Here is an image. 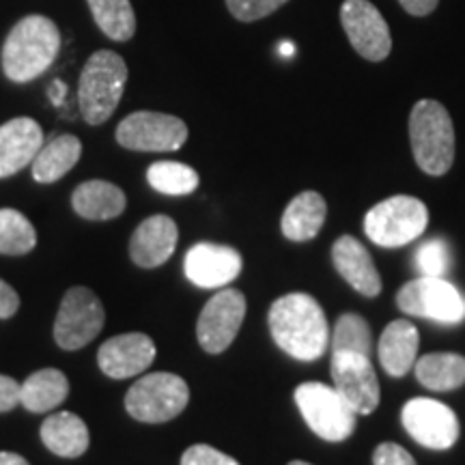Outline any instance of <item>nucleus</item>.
Instances as JSON below:
<instances>
[{
	"label": "nucleus",
	"mask_w": 465,
	"mask_h": 465,
	"mask_svg": "<svg viewBox=\"0 0 465 465\" xmlns=\"http://www.w3.org/2000/svg\"><path fill=\"white\" fill-rule=\"evenodd\" d=\"M418 339L416 325L407 319H397V322L388 323L386 330L381 332L380 347V362L391 377H403L414 369L418 358Z\"/></svg>",
	"instance_id": "obj_20"
},
{
	"label": "nucleus",
	"mask_w": 465,
	"mask_h": 465,
	"mask_svg": "<svg viewBox=\"0 0 465 465\" xmlns=\"http://www.w3.org/2000/svg\"><path fill=\"white\" fill-rule=\"evenodd\" d=\"M127 65L113 50H97L84 63L78 80L80 114L89 125H104L124 97Z\"/></svg>",
	"instance_id": "obj_3"
},
{
	"label": "nucleus",
	"mask_w": 465,
	"mask_h": 465,
	"mask_svg": "<svg viewBox=\"0 0 465 465\" xmlns=\"http://www.w3.org/2000/svg\"><path fill=\"white\" fill-rule=\"evenodd\" d=\"M295 403L312 433L322 440L342 441L356 431L358 414L334 386L322 381L300 383L295 391Z\"/></svg>",
	"instance_id": "obj_6"
},
{
	"label": "nucleus",
	"mask_w": 465,
	"mask_h": 465,
	"mask_svg": "<svg viewBox=\"0 0 465 465\" xmlns=\"http://www.w3.org/2000/svg\"><path fill=\"white\" fill-rule=\"evenodd\" d=\"M182 465H240L235 459L224 455L218 449L207 444H196L190 446L188 450L183 452Z\"/></svg>",
	"instance_id": "obj_33"
},
{
	"label": "nucleus",
	"mask_w": 465,
	"mask_h": 465,
	"mask_svg": "<svg viewBox=\"0 0 465 465\" xmlns=\"http://www.w3.org/2000/svg\"><path fill=\"white\" fill-rule=\"evenodd\" d=\"M373 465H416V459L403 446L394 441H383L373 452Z\"/></svg>",
	"instance_id": "obj_34"
},
{
	"label": "nucleus",
	"mask_w": 465,
	"mask_h": 465,
	"mask_svg": "<svg viewBox=\"0 0 465 465\" xmlns=\"http://www.w3.org/2000/svg\"><path fill=\"white\" fill-rule=\"evenodd\" d=\"M289 465H311V463H306V461H291Z\"/></svg>",
	"instance_id": "obj_40"
},
{
	"label": "nucleus",
	"mask_w": 465,
	"mask_h": 465,
	"mask_svg": "<svg viewBox=\"0 0 465 465\" xmlns=\"http://www.w3.org/2000/svg\"><path fill=\"white\" fill-rule=\"evenodd\" d=\"M405 431L418 444L431 450H449L459 440L457 414L440 401L418 397L410 399L401 411Z\"/></svg>",
	"instance_id": "obj_11"
},
{
	"label": "nucleus",
	"mask_w": 465,
	"mask_h": 465,
	"mask_svg": "<svg viewBox=\"0 0 465 465\" xmlns=\"http://www.w3.org/2000/svg\"><path fill=\"white\" fill-rule=\"evenodd\" d=\"M414 263H416V270L420 272L422 276L444 278V274L450 267L449 243L444 240H431L422 243V246L418 248Z\"/></svg>",
	"instance_id": "obj_31"
},
{
	"label": "nucleus",
	"mask_w": 465,
	"mask_h": 465,
	"mask_svg": "<svg viewBox=\"0 0 465 465\" xmlns=\"http://www.w3.org/2000/svg\"><path fill=\"white\" fill-rule=\"evenodd\" d=\"M20 381H15L14 377L0 375V414L11 411L15 405H20Z\"/></svg>",
	"instance_id": "obj_35"
},
{
	"label": "nucleus",
	"mask_w": 465,
	"mask_h": 465,
	"mask_svg": "<svg viewBox=\"0 0 465 465\" xmlns=\"http://www.w3.org/2000/svg\"><path fill=\"white\" fill-rule=\"evenodd\" d=\"M179 231L173 218L168 216H151L143 220L134 231L130 240V259L138 267L153 270V267L164 265L173 257L177 248Z\"/></svg>",
	"instance_id": "obj_18"
},
{
	"label": "nucleus",
	"mask_w": 465,
	"mask_h": 465,
	"mask_svg": "<svg viewBox=\"0 0 465 465\" xmlns=\"http://www.w3.org/2000/svg\"><path fill=\"white\" fill-rule=\"evenodd\" d=\"M397 306L405 315L431 319L438 323H461L465 319V298L455 284L444 278L420 276L407 282L397 293Z\"/></svg>",
	"instance_id": "obj_9"
},
{
	"label": "nucleus",
	"mask_w": 465,
	"mask_h": 465,
	"mask_svg": "<svg viewBox=\"0 0 465 465\" xmlns=\"http://www.w3.org/2000/svg\"><path fill=\"white\" fill-rule=\"evenodd\" d=\"M83 155V143L74 134H61L44 143L33 160V179L37 183H54L78 164Z\"/></svg>",
	"instance_id": "obj_24"
},
{
	"label": "nucleus",
	"mask_w": 465,
	"mask_h": 465,
	"mask_svg": "<svg viewBox=\"0 0 465 465\" xmlns=\"http://www.w3.org/2000/svg\"><path fill=\"white\" fill-rule=\"evenodd\" d=\"M61 52V31L50 17L33 14L15 22L3 50L0 63L11 83L25 84L48 72Z\"/></svg>",
	"instance_id": "obj_2"
},
{
	"label": "nucleus",
	"mask_w": 465,
	"mask_h": 465,
	"mask_svg": "<svg viewBox=\"0 0 465 465\" xmlns=\"http://www.w3.org/2000/svg\"><path fill=\"white\" fill-rule=\"evenodd\" d=\"M42 441L45 449L58 457H83L89 450V427L72 411H58L44 420Z\"/></svg>",
	"instance_id": "obj_23"
},
{
	"label": "nucleus",
	"mask_w": 465,
	"mask_h": 465,
	"mask_svg": "<svg viewBox=\"0 0 465 465\" xmlns=\"http://www.w3.org/2000/svg\"><path fill=\"white\" fill-rule=\"evenodd\" d=\"M104 306L100 298L86 287H72L63 295L54 322V341L61 349H83L102 332Z\"/></svg>",
	"instance_id": "obj_10"
},
{
	"label": "nucleus",
	"mask_w": 465,
	"mask_h": 465,
	"mask_svg": "<svg viewBox=\"0 0 465 465\" xmlns=\"http://www.w3.org/2000/svg\"><path fill=\"white\" fill-rule=\"evenodd\" d=\"M267 322L276 345L300 362L319 360L328 349V317L312 295H282L272 304Z\"/></svg>",
	"instance_id": "obj_1"
},
{
	"label": "nucleus",
	"mask_w": 465,
	"mask_h": 465,
	"mask_svg": "<svg viewBox=\"0 0 465 465\" xmlns=\"http://www.w3.org/2000/svg\"><path fill=\"white\" fill-rule=\"evenodd\" d=\"M20 308V295L15 293V289L11 287L0 278V319L14 317Z\"/></svg>",
	"instance_id": "obj_36"
},
{
	"label": "nucleus",
	"mask_w": 465,
	"mask_h": 465,
	"mask_svg": "<svg viewBox=\"0 0 465 465\" xmlns=\"http://www.w3.org/2000/svg\"><path fill=\"white\" fill-rule=\"evenodd\" d=\"M399 3L410 15L422 17V15L431 14V11L438 7L440 0H399Z\"/></svg>",
	"instance_id": "obj_37"
},
{
	"label": "nucleus",
	"mask_w": 465,
	"mask_h": 465,
	"mask_svg": "<svg viewBox=\"0 0 465 465\" xmlns=\"http://www.w3.org/2000/svg\"><path fill=\"white\" fill-rule=\"evenodd\" d=\"M127 199L119 185L104 182V179H91L80 183L72 194V207L80 218L84 220H113L125 212Z\"/></svg>",
	"instance_id": "obj_21"
},
{
	"label": "nucleus",
	"mask_w": 465,
	"mask_h": 465,
	"mask_svg": "<svg viewBox=\"0 0 465 465\" xmlns=\"http://www.w3.org/2000/svg\"><path fill=\"white\" fill-rule=\"evenodd\" d=\"M325 216H328V205L323 196L315 190L302 192L284 209L281 220L282 235L291 242H311L322 231Z\"/></svg>",
	"instance_id": "obj_22"
},
{
	"label": "nucleus",
	"mask_w": 465,
	"mask_h": 465,
	"mask_svg": "<svg viewBox=\"0 0 465 465\" xmlns=\"http://www.w3.org/2000/svg\"><path fill=\"white\" fill-rule=\"evenodd\" d=\"M332 380L342 399L353 407L358 416L373 414L380 405V381L371 358L360 353H332Z\"/></svg>",
	"instance_id": "obj_14"
},
{
	"label": "nucleus",
	"mask_w": 465,
	"mask_h": 465,
	"mask_svg": "<svg viewBox=\"0 0 465 465\" xmlns=\"http://www.w3.org/2000/svg\"><path fill=\"white\" fill-rule=\"evenodd\" d=\"M246 317V298L237 289H223L203 306L196 339L207 353H223L231 347Z\"/></svg>",
	"instance_id": "obj_12"
},
{
	"label": "nucleus",
	"mask_w": 465,
	"mask_h": 465,
	"mask_svg": "<svg viewBox=\"0 0 465 465\" xmlns=\"http://www.w3.org/2000/svg\"><path fill=\"white\" fill-rule=\"evenodd\" d=\"M116 143L124 149L144 151V153H171L179 151L188 141V125L179 116L138 110L127 114L116 125Z\"/></svg>",
	"instance_id": "obj_8"
},
{
	"label": "nucleus",
	"mask_w": 465,
	"mask_h": 465,
	"mask_svg": "<svg viewBox=\"0 0 465 465\" xmlns=\"http://www.w3.org/2000/svg\"><path fill=\"white\" fill-rule=\"evenodd\" d=\"M410 141L416 164L433 177L450 171L455 162V127L449 110L435 100H420L410 114Z\"/></svg>",
	"instance_id": "obj_4"
},
{
	"label": "nucleus",
	"mask_w": 465,
	"mask_h": 465,
	"mask_svg": "<svg viewBox=\"0 0 465 465\" xmlns=\"http://www.w3.org/2000/svg\"><path fill=\"white\" fill-rule=\"evenodd\" d=\"M37 246V232L31 220L17 209H0V254L22 257Z\"/></svg>",
	"instance_id": "obj_28"
},
{
	"label": "nucleus",
	"mask_w": 465,
	"mask_h": 465,
	"mask_svg": "<svg viewBox=\"0 0 465 465\" xmlns=\"http://www.w3.org/2000/svg\"><path fill=\"white\" fill-rule=\"evenodd\" d=\"M242 254L223 243L201 242L185 254L183 272L201 289H223L242 274Z\"/></svg>",
	"instance_id": "obj_15"
},
{
	"label": "nucleus",
	"mask_w": 465,
	"mask_h": 465,
	"mask_svg": "<svg viewBox=\"0 0 465 465\" xmlns=\"http://www.w3.org/2000/svg\"><path fill=\"white\" fill-rule=\"evenodd\" d=\"M0 465H31L25 457L15 455V452H0Z\"/></svg>",
	"instance_id": "obj_38"
},
{
	"label": "nucleus",
	"mask_w": 465,
	"mask_h": 465,
	"mask_svg": "<svg viewBox=\"0 0 465 465\" xmlns=\"http://www.w3.org/2000/svg\"><path fill=\"white\" fill-rule=\"evenodd\" d=\"M147 182L160 194L183 196L199 188V173L182 162H155L149 166Z\"/></svg>",
	"instance_id": "obj_29"
},
{
	"label": "nucleus",
	"mask_w": 465,
	"mask_h": 465,
	"mask_svg": "<svg viewBox=\"0 0 465 465\" xmlns=\"http://www.w3.org/2000/svg\"><path fill=\"white\" fill-rule=\"evenodd\" d=\"M289 0H226L231 15L240 22H257L272 15Z\"/></svg>",
	"instance_id": "obj_32"
},
{
	"label": "nucleus",
	"mask_w": 465,
	"mask_h": 465,
	"mask_svg": "<svg viewBox=\"0 0 465 465\" xmlns=\"http://www.w3.org/2000/svg\"><path fill=\"white\" fill-rule=\"evenodd\" d=\"M332 261L339 274L366 298H377L381 293V276L362 243L356 237L342 235L332 246Z\"/></svg>",
	"instance_id": "obj_19"
},
{
	"label": "nucleus",
	"mask_w": 465,
	"mask_h": 465,
	"mask_svg": "<svg viewBox=\"0 0 465 465\" xmlns=\"http://www.w3.org/2000/svg\"><path fill=\"white\" fill-rule=\"evenodd\" d=\"M93 20L113 42H130L136 35V14L130 0H86Z\"/></svg>",
	"instance_id": "obj_27"
},
{
	"label": "nucleus",
	"mask_w": 465,
	"mask_h": 465,
	"mask_svg": "<svg viewBox=\"0 0 465 465\" xmlns=\"http://www.w3.org/2000/svg\"><path fill=\"white\" fill-rule=\"evenodd\" d=\"M371 351H373V336L369 323L356 312L341 315L332 332V353H360L371 358Z\"/></svg>",
	"instance_id": "obj_30"
},
{
	"label": "nucleus",
	"mask_w": 465,
	"mask_h": 465,
	"mask_svg": "<svg viewBox=\"0 0 465 465\" xmlns=\"http://www.w3.org/2000/svg\"><path fill=\"white\" fill-rule=\"evenodd\" d=\"M341 25L345 28L349 44L366 61L380 63L392 50L391 28L369 0H345L341 7Z\"/></svg>",
	"instance_id": "obj_13"
},
{
	"label": "nucleus",
	"mask_w": 465,
	"mask_h": 465,
	"mask_svg": "<svg viewBox=\"0 0 465 465\" xmlns=\"http://www.w3.org/2000/svg\"><path fill=\"white\" fill-rule=\"evenodd\" d=\"M190 401V388L174 373H151L125 394V410L138 422L160 424L177 418Z\"/></svg>",
	"instance_id": "obj_7"
},
{
	"label": "nucleus",
	"mask_w": 465,
	"mask_h": 465,
	"mask_svg": "<svg viewBox=\"0 0 465 465\" xmlns=\"http://www.w3.org/2000/svg\"><path fill=\"white\" fill-rule=\"evenodd\" d=\"M69 394V381L65 373L58 369H42L28 375L22 383L20 405H25L33 414H45L58 407Z\"/></svg>",
	"instance_id": "obj_25"
},
{
	"label": "nucleus",
	"mask_w": 465,
	"mask_h": 465,
	"mask_svg": "<svg viewBox=\"0 0 465 465\" xmlns=\"http://www.w3.org/2000/svg\"><path fill=\"white\" fill-rule=\"evenodd\" d=\"M429 224V209L420 199L397 194L377 203L366 213L364 232L383 248H401L418 240Z\"/></svg>",
	"instance_id": "obj_5"
},
{
	"label": "nucleus",
	"mask_w": 465,
	"mask_h": 465,
	"mask_svg": "<svg viewBox=\"0 0 465 465\" xmlns=\"http://www.w3.org/2000/svg\"><path fill=\"white\" fill-rule=\"evenodd\" d=\"M416 380L435 392L457 391L465 383V358L459 353H427L414 364Z\"/></svg>",
	"instance_id": "obj_26"
},
{
	"label": "nucleus",
	"mask_w": 465,
	"mask_h": 465,
	"mask_svg": "<svg viewBox=\"0 0 465 465\" xmlns=\"http://www.w3.org/2000/svg\"><path fill=\"white\" fill-rule=\"evenodd\" d=\"M44 147V130L31 116H17L0 125V179L33 164Z\"/></svg>",
	"instance_id": "obj_17"
},
{
	"label": "nucleus",
	"mask_w": 465,
	"mask_h": 465,
	"mask_svg": "<svg viewBox=\"0 0 465 465\" xmlns=\"http://www.w3.org/2000/svg\"><path fill=\"white\" fill-rule=\"evenodd\" d=\"M155 342L143 332L119 334L108 339L97 351V364L110 380H127L141 375L153 364Z\"/></svg>",
	"instance_id": "obj_16"
},
{
	"label": "nucleus",
	"mask_w": 465,
	"mask_h": 465,
	"mask_svg": "<svg viewBox=\"0 0 465 465\" xmlns=\"http://www.w3.org/2000/svg\"><path fill=\"white\" fill-rule=\"evenodd\" d=\"M278 52H281L282 56H291L295 52V45L291 42H282L281 45H278Z\"/></svg>",
	"instance_id": "obj_39"
}]
</instances>
